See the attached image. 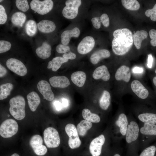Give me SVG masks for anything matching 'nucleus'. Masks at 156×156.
<instances>
[{"label":"nucleus","mask_w":156,"mask_h":156,"mask_svg":"<svg viewBox=\"0 0 156 156\" xmlns=\"http://www.w3.org/2000/svg\"><path fill=\"white\" fill-rule=\"evenodd\" d=\"M113 35L112 48L114 53L119 55L126 54L133 42L131 31L126 28L117 29L114 31Z\"/></svg>","instance_id":"obj_1"},{"label":"nucleus","mask_w":156,"mask_h":156,"mask_svg":"<svg viewBox=\"0 0 156 156\" xmlns=\"http://www.w3.org/2000/svg\"><path fill=\"white\" fill-rule=\"evenodd\" d=\"M127 116L128 124L125 139L129 150L134 151L140 147L139 127L135 118L131 116Z\"/></svg>","instance_id":"obj_2"},{"label":"nucleus","mask_w":156,"mask_h":156,"mask_svg":"<svg viewBox=\"0 0 156 156\" xmlns=\"http://www.w3.org/2000/svg\"><path fill=\"white\" fill-rule=\"evenodd\" d=\"M128 124V116L122 112H119L113 122V133L114 141L120 143L125 138Z\"/></svg>","instance_id":"obj_3"},{"label":"nucleus","mask_w":156,"mask_h":156,"mask_svg":"<svg viewBox=\"0 0 156 156\" xmlns=\"http://www.w3.org/2000/svg\"><path fill=\"white\" fill-rule=\"evenodd\" d=\"M9 111L11 115L17 120L23 119L25 117V103L24 97L18 95L11 98L10 100Z\"/></svg>","instance_id":"obj_4"},{"label":"nucleus","mask_w":156,"mask_h":156,"mask_svg":"<svg viewBox=\"0 0 156 156\" xmlns=\"http://www.w3.org/2000/svg\"><path fill=\"white\" fill-rule=\"evenodd\" d=\"M140 145L142 148H146L151 137L156 136V124L139 122Z\"/></svg>","instance_id":"obj_5"},{"label":"nucleus","mask_w":156,"mask_h":156,"mask_svg":"<svg viewBox=\"0 0 156 156\" xmlns=\"http://www.w3.org/2000/svg\"><path fill=\"white\" fill-rule=\"evenodd\" d=\"M44 140L45 144L49 148H55L59 145L60 140L57 131L54 128L48 127L43 132Z\"/></svg>","instance_id":"obj_6"},{"label":"nucleus","mask_w":156,"mask_h":156,"mask_svg":"<svg viewBox=\"0 0 156 156\" xmlns=\"http://www.w3.org/2000/svg\"><path fill=\"white\" fill-rule=\"evenodd\" d=\"M18 128V125L14 120H6L0 125V135L5 138H10L16 134Z\"/></svg>","instance_id":"obj_7"},{"label":"nucleus","mask_w":156,"mask_h":156,"mask_svg":"<svg viewBox=\"0 0 156 156\" xmlns=\"http://www.w3.org/2000/svg\"><path fill=\"white\" fill-rule=\"evenodd\" d=\"M81 4L80 0H68L65 2L66 6L63 8L62 13L66 18L73 19L77 15L79 7Z\"/></svg>","instance_id":"obj_8"},{"label":"nucleus","mask_w":156,"mask_h":156,"mask_svg":"<svg viewBox=\"0 0 156 156\" xmlns=\"http://www.w3.org/2000/svg\"><path fill=\"white\" fill-rule=\"evenodd\" d=\"M31 8L35 12L40 15H44L50 12L52 9L53 3L51 0L41 1L33 0L30 2Z\"/></svg>","instance_id":"obj_9"},{"label":"nucleus","mask_w":156,"mask_h":156,"mask_svg":"<svg viewBox=\"0 0 156 156\" xmlns=\"http://www.w3.org/2000/svg\"><path fill=\"white\" fill-rule=\"evenodd\" d=\"M65 131L69 137L68 144L70 147L73 149L79 147L81 142L75 125L70 123L67 124L65 127Z\"/></svg>","instance_id":"obj_10"},{"label":"nucleus","mask_w":156,"mask_h":156,"mask_svg":"<svg viewBox=\"0 0 156 156\" xmlns=\"http://www.w3.org/2000/svg\"><path fill=\"white\" fill-rule=\"evenodd\" d=\"M6 65L10 70L20 76H24L27 73L26 67L23 63L19 60L14 58L7 60Z\"/></svg>","instance_id":"obj_11"},{"label":"nucleus","mask_w":156,"mask_h":156,"mask_svg":"<svg viewBox=\"0 0 156 156\" xmlns=\"http://www.w3.org/2000/svg\"><path fill=\"white\" fill-rule=\"evenodd\" d=\"M106 135L101 134L91 142L89 150L92 156H99L101 155L103 147L106 143Z\"/></svg>","instance_id":"obj_12"},{"label":"nucleus","mask_w":156,"mask_h":156,"mask_svg":"<svg viewBox=\"0 0 156 156\" xmlns=\"http://www.w3.org/2000/svg\"><path fill=\"white\" fill-rule=\"evenodd\" d=\"M95 40L92 36H88L84 37L78 45L77 51L81 54H85L90 52L93 48Z\"/></svg>","instance_id":"obj_13"},{"label":"nucleus","mask_w":156,"mask_h":156,"mask_svg":"<svg viewBox=\"0 0 156 156\" xmlns=\"http://www.w3.org/2000/svg\"><path fill=\"white\" fill-rule=\"evenodd\" d=\"M38 89L43 96V99L47 101H52L54 97L49 83L44 80L40 81L37 85Z\"/></svg>","instance_id":"obj_14"},{"label":"nucleus","mask_w":156,"mask_h":156,"mask_svg":"<svg viewBox=\"0 0 156 156\" xmlns=\"http://www.w3.org/2000/svg\"><path fill=\"white\" fill-rule=\"evenodd\" d=\"M131 86L133 91L140 99H144L148 97V91L139 81L137 80L133 81Z\"/></svg>","instance_id":"obj_15"},{"label":"nucleus","mask_w":156,"mask_h":156,"mask_svg":"<svg viewBox=\"0 0 156 156\" xmlns=\"http://www.w3.org/2000/svg\"><path fill=\"white\" fill-rule=\"evenodd\" d=\"M115 78L118 81H123L128 82L131 77V72L129 68L122 65L118 68L115 74Z\"/></svg>","instance_id":"obj_16"},{"label":"nucleus","mask_w":156,"mask_h":156,"mask_svg":"<svg viewBox=\"0 0 156 156\" xmlns=\"http://www.w3.org/2000/svg\"><path fill=\"white\" fill-rule=\"evenodd\" d=\"M136 117L139 122L156 124V114L148 112H138Z\"/></svg>","instance_id":"obj_17"},{"label":"nucleus","mask_w":156,"mask_h":156,"mask_svg":"<svg viewBox=\"0 0 156 156\" xmlns=\"http://www.w3.org/2000/svg\"><path fill=\"white\" fill-rule=\"evenodd\" d=\"M49 81L54 88H64L70 84L68 79L64 76H53L49 79Z\"/></svg>","instance_id":"obj_18"},{"label":"nucleus","mask_w":156,"mask_h":156,"mask_svg":"<svg viewBox=\"0 0 156 156\" xmlns=\"http://www.w3.org/2000/svg\"><path fill=\"white\" fill-rule=\"evenodd\" d=\"M92 77L95 79H101L103 81H106L109 79L110 75L107 67L103 65L95 69L93 73Z\"/></svg>","instance_id":"obj_19"},{"label":"nucleus","mask_w":156,"mask_h":156,"mask_svg":"<svg viewBox=\"0 0 156 156\" xmlns=\"http://www.w3.org/2000/svg\"><path fill=\"white\" fill-rule=\"evenodd\" d=\"M80 34V30L77 27H75L70 30L64 31L61 36V42L62 44L67 45L69 43L71 37H78Z\"/></svg>","instance_id":"obj_20"},{"label":"nucleus","mask_w":156,"mask_h":156,"mask_svg":"<svg viewBox=\"0 0 156 156\" xmlns=\"http://www.w3.org/2000/svg\"><path fill=\"white\" fill-rule=\"evenodd\" d=\"M27 98L30 109L32 112H35L40 102L39 96L36 92L33 91L27 95Z\"/></svg>","instance_id":"obj_21"},{"label":"nucleus","mask_w":156,"mask_h":156,"mask_svg":"<svg viewBox=\"0 0 156 156\" xmlns=\"http://www.w3.org/2000/svg\"><path fill=\"white\" fill-rule=\"evenodd\" d=\"M86 78V76L85 73L81 71L74 72L71 74L70 77L72 82L79 87H81L83 86Z\"/></svg>","instance_id":"obj_22"},{"label":"nucleus","mask_w":156,"mask_h":156,"mask_svg":"<svg viewBox=\"0 0 156 156\" xmlns=\"http://www.w3.org/2000/svg\"><path fill=\"white\" fill-rule=\"evenodd\" d=\"M51 46L47 43L44 42L42 45L38 47L36 52L37 56L40 58L45 59L49 58L51 54Z\"/></svg>","instance_id":"obj_23"},{"label":"nucleus","mask_w":156,"mask_h":156,"mask_svg":"<svg viewBox=\"0 0 156 156\" xmlns=\"http://www.w3.org/2000/svg\"><path fill=\"white\" fill-rule=\"evenodd\" d=\"M37 25L38 30L44 33H51L56 28L55 25L53 22L47 20L40 21Z\"/></svg>","instance_id":"obj_24"},{"label":"nucleus","mask_w":156,"mask_h":156,"mask_svg":"<svg viewBox=\"0 0 156 156\" xmlns=\"http://www.w3.org/2000/svg\"><path fill=\"white\" fill-rule=\"evenodd\" d=\"M111 54L109 51L106 49H101L95 52L91 55L90 62L93 64H97L101 59L109 57Z\"/></svg>","instance_id":"obj_25"},{"label":"nucleus","mask_w":156,"mask_h":156,"mask_svg":"<svg viewBox=\"0 0 156 156\" xmlns=\"http://www.w3.org/2000/svg\"><path fill=\"white\" fill-rule=\"evenodd\" d=\"M68 60L63 57H55L48 62L47 68L48 69L52 68V70L53 71H56L63 63L67 62Z\"/></svg>","instance_id":"obj_26"},{"label":"nucleus","mask_w":156,"mask_h":156,"mask_svg":"<svg viewBox=\"0 0 156 156\" xmlns=\"http://www.w3.org/2000/svg\"><path fill=\"white\" fill-rule=\"evenodd\" d=\"M147 36V32L144 30L137 31L133 35V42L137 49L140 48L142 41L146 38Z\"/></svg>","instance_id":"obj_27"},{"label":"nucleus","mask_w":156,"mask_h":156,"mask_svg":"<svg viewBox=\"0 0 156 156\" xmlns=\"http://www.w3.org/2000/svg\"><path fill=\"white\" fill-rule=\"evenodd\" d=\"M100 108L104 110H107L110 105L111 95L107 90H104L99 100Z\"/></svg>","instance_id":"obj_28"},{"label":"nucleus","mask_w":156,"mask_h":156,"mask_svg":"<svg viewBox=\"0 0 156 156\" xmlns=\"http://www.w3.org/2000/svg\"><path fill=\"white\" fill-rule=\"evenodd\" d=\"M26 16L23 13L17 12L14 13L11 18L12 24L15 26L21 27L25 22Z\"/></svg>","instance_id":"obj_29"},{"label":"nucleus","mask_w":156,"mask_h":156,"mask_svg":"<svg viewBox=\"0 0 156 156\" xmlns=\"http://www.w3.org/2000/svg\"><path fill=\"white\" fill-rule=\"evenodd\" d=\"M82 115L84 120L93 123H98L101 121V118L98 114L91 113L87 109H84L82 111Z\"/></svg>","instance_id":"obj_30"},{"label":"nucleus","mask_w":156,"mask_h":156,"mask_svg":"<svg viewBox=\"0 0 156 156\" xmlns=\"http://www.w3.org/2000/svg\"><path fill=\"white\" fill-rule=\"evenodd\" d=\"M92 126V124L91 122L85 120H82L77 126V129L78 134L81 136H85L87 131Z\"/></svg>","instance_id":"obj_31"},{"label":"nucleus","mask_w":156,"mask_h":156,"mask_svg":"<svg viewBox=\"0 0 156 156\" xmlns=\"http://www.w3.org/2000/svg\"><path fill=\"white\" fill-rule=\"evenodd\" d=\"M13 87V84L7 83L3 84L0 86V100H2L6 99L10 94Z\"/></svg>","instance_id":"obj_32"},{"label":"nucleus","mask_w":156,"mask_h":156,"mask_svg":"<svg viewBox=\"0 0 156 156\" xmlns=\"http://www.w3.org/2000/svg\"><path fill=\"white\" fill-rule=\"evenodd\" d=\"M37 26L36 22L34 20L28 21L25 25V30L27 34L29 36H34L37 31Z\"/></svg>","instance_id":"obj_33"},{"label":"nucleus","mask_w":156,"mask_h":156,"mask_svg":"<svg viewBox=\"0 0 156 156\" xmlns=\"http://www.w3.org/2000/svg\"><path fill=\"white\" fill-rule=\"evenodd\" d=\"M121 2L125 8L130 10H137L140 6L139 3L136 0H122Z\"/></svg>","instance_id":"obj_34"},{"label":"nucleus","mask_w":156,"mask_h":156,"mask_svg":"<svg viewBox=\"0 0 156 156\" xmlns=\"http://www.w3.org/2000/svg\"><path fill=\"white\" fill-rule=\"evenodd\" d=\"M43 140L42 137L39 135H33L29 141V144L33 149L42 144Z\"/></svg>","instance_id":"obj_35"},{"label":"nucleus","mask_w":156,"mask_h":156,"mask_svg":"<svg viewBox=\"0 0 156 156\" xmlns=\"http://www.w3.org/2000/svg\"><path fill=\"white\" fill-rule=\"evenodd\" d=\"M156 151L155 146H150L144 148L139 156H154Z\"/></svg>","instance_id":"obj_36"},{"label":"nucleus","mask_w":156,"mask_h":156,"mask_svg":"<svg viewBox=\"0 0 156 156\" xmlns=\"http://www.w3.org/2000/svg\"><path fill=\"white\" fill-rule=\"evenodd\" d=\"M15 3L17 8L23 12L27 11L29 8L27 0H16V1Z\"/></svg>","instance_id":"obj_37"},{"label":"nucleus","mask_w":156,"mask_h":156,"mask_svg":"<svg viewBox=\"0 0 156 156\" xmlns=\"http://www.w3.org/2000/svg\"><path fill=\"white\" fill-rule=\"evenodd\" d=\"M11 43L7 41L1 40L0 41V53H3L9 51L11 48Z\"/></svg>","instance_id":"obj_38"},{"label":"nucleus","mask_w":156,"mask_h":156,"mask_svg":"<svg viewBox=\"0 0 156 156\" xmlns=\"http://www.w3.org/2000/svg\"><path fill=\"white\" fill-rule=\"evenodd\" d=\"M145 14L147 17L150 16L151 19L153 21H156V3L152 9L147 10Z\"/></svg>","instance_id":"obj_39"},{"label":"nucleus","mask_w":156,"mask_h":156,"mask_svg":"<svg viewBox=\"0 0 156 156\" xmlns=\"http://www.w3.org/2000/svg\"><path fill=\"white\" fill-rule=\"evenodd\" d=\"M70 49L68 45L62 44L57 45L56 48V51L60 53H65L70 51Z\"/></svg>","instance_id":"obj_40"},{"label":"nucleus","mask_w":156,"mask_h":156,"mask_svg":"<svg viewBox=\"0 0 156 156\" xmlns=\"http://www.w3.org/2000/svg\"><path fill=\"white\" fill-rule=\"evenodd\" d=\"M7 19V16L4 7L0 5V24H4Z\"/></svg>","instance_id":"obj_41"},{"label":"nucleus","mask_w":156,"mask_h":156,"mask_svg":"<svg viewBox=\"0 0 156 156\" xmlns=\"http://www.w3.org/2000/svg\"><path fill=\"white\" fill-rule=\"evenodd\" d=\"M33 150L37 155L39 156L44 155L47 152L46 147L43 145L34 148Z\"/></svg>","instance_id":"obj_42"},{"label":"nucleus","mask_w":156,"mask_h":156,"mask_svg":"<svg viewBox=\"0 0 156 156\" xmlns=\"http://www.w3.org/2000/svg\"><path fill=\"white\" fill-rule=\"evenodd\" d=\"M101 22L105 27H108L109 24V20L108 15L105 13L103 14L100 17Z\"/></svg>","instance_id":"obj_43"},{"label":"nucleus","mask_w":156,"mask_h":156,"mask_svg":"<svg viewBox=\"0 0 156 156\" xmlns=\"http://www.w3.org/2000/svg\"><path fill=\"white\" fill-rule=\"evenodd\" d=\"M91 21L93 27L96 29H99L101 26L100 17H95L92 18Z\"/></svg>","instance_id":"obj_44"},{"label":"nucleus","mask_w":156,"mask_h":156,"mask_svg":"<svg viewBox=\"0 0 156 156\" xmlns=\"http://www.w3.org/2000/svg\"><path fill=\"white\" fill-rule=\"evenodd\" d=\"M63 57L68 60H73L76 58V56L74 53L69 51L68 53L64 54L63 55Z\"/></svg>","instance_id":"obj_45"},{"label":"nucleus","mask_w":156,"mask_h":156,"mask_svg":"<svg viewBox=\"0 0 156 156\" xmlns=\"http://www.w3.org/2000/svg\"><path fill=\"white\" fill-rule=\"evenodd\" d=\"M153 57L151 54H150L148 55L147 66L149 68H151L152 67L153 63Z\"/></svg>","instance_id":"obj_46"},{"label":"nucleus","mask_w":156,"mask_h":156,"mask_svg":"<svg viewBox=\"0 0 156 156\" xmlns=\"http://www.w3.org/2000/svg\"><path fill=\"white\" fill-rule=\"evenodd\" d=\"M7 73L6 69L1 64H0V77H2L5 76Z\"/></svg>","instance_id":"obj_47"},{"label":"nucleus","mask_w":156,"mask_h":156,"mask_svg":"<svg viewBox=\"0 0 156 156\" xmlns=\"http://www.w3.org/2000/svg\"><path fill=\"white\" fill-rule=\"evenodd\" d=\"M132 71L134 73H141L143 72V69L142 67L136 66L133 68Z\"/></svg>","instance_id":"obj_48"},{"label":"nucleus","mask_w":156,"mask_h":156,"mask_svg":"<svg viewBox=\"0 0 156 156\" xmlns=\"http://www.w3.org/2000/svg\"><path fill=\"white\" fill-rule=\"evenodd\" d=\"M149 34L150 38L153 39L156 36V30L153 29H151L149 31Z\"/></svg>","instance_id":"obj_49"},{"label":"nucleus","mask_w":156,"mask_h":156,"mask_svg":"<svg viewBox=\"0 0 156 156\" xmlns=\"http://www.w3.org/2000/svg\"><path fill=\"white\" fill-rule=\"evenodd\" d=\"M54 105L56 108L57 110H60L62 108L61 103L58 101H56L54 102Z\"/></svg>","instance_id":"obj_50"},{"label":"nucleus","mask_w":156,"mask_h":156,"mask_svg":"<svg viewBox=\"0 0 156 156\" xmlns=\"http://www.w3.org/2000/svg\"><path fill=\"white\" fill-rule=\"evenodd\" d=\"M150 43L153 46L155 47L156 46V36L154 38L152 39L151 40Z\"/></svg>","instance_id":"obj_51"},{"label":"nucleus","mask_w":156,"mask_h":156,"mask_svg":"<svg viewBox=\"0 0 156 156\" xmlns=\"http://www.w3.org/2000/svg\"><path fill=\"white\" fill-rule=\"evenodd\" d=\"M62 104L64 107H66L68 104V102L67 100L65 99H63L62 100Z\"/></svg>","instance_id":"obj_52"},{"label":"nucleus","mask_w":156,"mask_h":156,"mask_svg":"<svg viewBox=\"0 0 156 156\" xmlns=\"http://www.w3.org/2000/svg\"><path fill=\"white\" fill-rule=\"evenodd\" d=\"M153 82L154 85L156 86V77H155L153 78Z\"/></svg>","instance_id":"obj_53"},{"label":"nucleus","mask_w":156,"mask_h":156,"mask_svg":"<svg viewBox=\"0 0 156 156\" xmlns=\"http://www.w3.org/2000/svg\"><path fill=\"white\" fill-rule=\"evenodd\" d=\"M11 156H20L18 154L15 153L12 154Z\"/></svg>","instance_id":"obj_54"},{"label":"nucleus","mask_w":156,"mask_h":156,"mask_svg":"<svg viewBox=\"0 0 156 156\" xmlns=\"http://www.w3.org/2000/svg\"><path fill=\"white\" fill-rule=\"evenodd\" d=\"M113 156H121L118 153L115 154Z\"/></svg>","instance_id":"obj_55"},{"label":"nucleus","mask_w":156,"mask_h":156,"mask_svg":"<svg viewBox=\"0 0 156 156\" xmlns=\"http://www.w3.org/2000/svg\"><path fill=\"white\" fill-rule=\"evenodd\" d=\"M155 73H156V69L155 70Z\"/></svg>","instance_id":"obj_56"},{"label":"nucleus","mask_w":156,"mask_h":156,"mask_svg":"<svg viewBox=\"0 0 156 156\" xmlns=\"http://www.w3.org/2000/svg\"><path fill=\"white\" fill-rule=\"evenodd\" d=\"M2 1H3V0H1L0 1V2H1Z\"/></svg>","instance_id":"obj_57"}]
</instances>
